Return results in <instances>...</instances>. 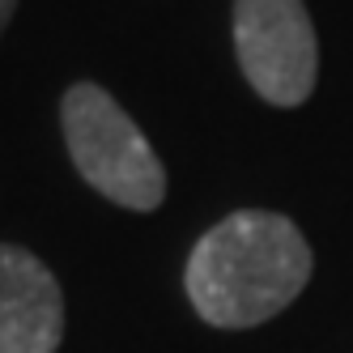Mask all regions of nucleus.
I'll list each match as a JSON object with an SVG mask.
<instances>
[{"label": "nucleus", "instance_id": "f257e3e1", "mask_svg": "<svg viewBox=\"0 0 353 353\" xmlns=\"http://www.w3.org/2000/svg\"><path fill=\"white\" fill-rule=\"evenodd\" d=\"M311 268V243L290 217L239 209L196 239L183 290L205 323L243 332L281 315L307 290Z\"/></svg>", "mask_w": 353, "mask_h": 353}, {"label": "nucleus", "instance_id": "7ed1b4c3", "mask_svg": "<svg viewBox=\"0 0 353 353\" xmlns=\"http://www.w3.org/2000/svg\"><path fill=\"white\" fill-rule=\"evenodd\" d=\"M234 56L272 107H302L319 77V39L302 0H234Z\"/></svg>", "mask_w": 353, "mask_h": 353}, {"label": "nucleus", "instance_id": "20e7f679", "mask_svg": "<svg viewBox=\"0 0 353 353\" xmlns=\"http://www.w3.org/2000/svg\"><path fill=\"white\" fill-rule=\"evenodd\" d=\"M64 341V290L34 251L0 243V353H56Z\"/></svg>", "mask_w": 353, "mask_h": 353}, {"label": "nucleus", "instance_id": "f03ea898", "mask_svg": "<svg viewBox=\"0 0 353 353\" xmlns=\"http://www.w3.org/2000/svg\"><path fill=\"white\" fill-rule=\"evenodd\" d=\"M60 132L77 174L111 205L132 213H154L166 200V170L154 145L132 123L115 98L94 85L77 81L60 98Z\"/></svg>", "mask_w": 353, "mask_h": 353}, {"label": "nucleus", "instance_id": "39448f33", "mask_svg": "<svg viewBox=\"0 0 353 353\" xmlns=\"http://www.w3.org/2000/svg\"><path fill=\"white\" fill-rule=\"evenodd\" d=\"M17 17V0H0V34L9 30V21Z\"/></svg>", "mask_w": 353, "mask_h": 353}]
</instances>
